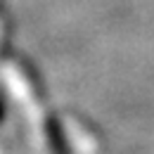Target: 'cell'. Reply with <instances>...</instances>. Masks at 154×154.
Returning <instances> with one entry per match:
<instances>
[{"instance_id": "2", "label": "cell", "mask_w": 154, "mask_h": 154, "mask_svg": "<svg viewBox=\"0 0 154 154\" xmlns=\"http://www.w3.org/2000/svg\"><path fill=\"white\" fill-rule=\"evenodd\" d=\"M5 114H7V107H5V100L0 97V121L5 119Z\"/></svg>"}, {"instance_id": "1", "label": "cell", "mask_w": 154, "mask_h": 154, "mask_svg": "<svg viewBox=\"0 0 154 154\" xmlns=\"http://www.w3.org/2000/svg\"><path fill=\"white\" fill-rule=\"evenodd\" d=\"M48 133H50V147L55 154H66V147H64V135L59 131L57 121H48Z\"/></svg>"}]
</instances>
